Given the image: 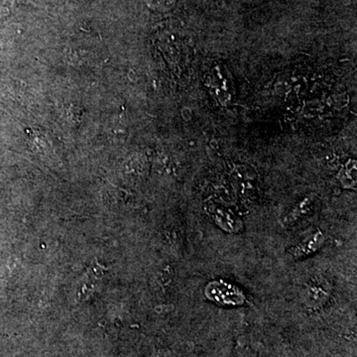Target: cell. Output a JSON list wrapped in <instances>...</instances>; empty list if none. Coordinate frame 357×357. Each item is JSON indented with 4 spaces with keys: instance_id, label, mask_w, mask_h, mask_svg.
<instances>
[{
    "instance_id": "cell-1",
    "label": "cell",
    "mask_w": 357,
    "mask_h": 357,
    "mask_svg": "<svg viewBox=\"0 0 357 357\" xmlns=\"http://www.w3.org/2000/svg\"><path fill=\"white\" fill-rule=\"evenodd\" d=\"M204 292L208 300L220 306H243L246 303V297L243 291L225 282H211L208 284Z\"/></svg>"
},
{
    "instance_id": "cell-2",
    "label": "cell",
    "mask_w": 357,
    "mask_h": 357,
    "mask_svg": "<svg viewBox=\"0 0 357 357\" xmlns=\"http://www.w3.org/2000/svg\"><path fill=\"white\" fill-rule=\"evenodd\" d=\"M325 243V236L323 232L318 231L312 234V236L307 237L304 241H301L293 250V255L295 257H302V256H307L312 253L316 252L321 248Z\"/></svg>"
}]
</instances>
